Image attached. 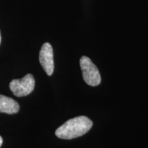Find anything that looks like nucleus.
Here are the masks:
<instances>
[{"label":"nucleus","instance_id":"423d86ee","mask_svg":"<svg viewBox=\"0 0 148 148\" xmlns=\"http://www.w3.org/2000/svg\"><path fill=\"white\" fill-rule=\"evenodd\" d=\"M3 143V139H2V137H1V136H0V147H1V145H2Z\"/></svg>","mask_w":148,"mask_h":148},{"label":"nucleus","instance_id":"20e7f679","mask_svg":"<svg viewBox=\"0 0 148 148\" xmlns=\"http://www.w3.org/2000/svg\"><path fill=\"white\" fill-rule=\"evenodd\" d=\"M39 61L42 69L48 75H51L54 69L53 53L52 47L49 42L42 45L39 53Z\"/></svg>","mask_w":148,"mask_h":148},{"label":"nucleus","instance_id":"7ed1b4c3","mask_svg":"<svg viewBox=\"0 0 148 148\" xmlns=\"http://www.w3.org/2000/svg\"><path fill=\"white\" fill-rule=\"evenodd\" d=\"M35 86V79L32 74H27L23 78L15 79L10 83V88L16 97L26 96L33 91Z\"/></svg>","mask_w":148,"mask_h":148},{"label":"nucleus","instance_id":"f03ea898","mask_svg":"<svg viewBox=\"0 0 148 148\" xmlns=\"http://www.w3.org/2000/svg\"><path fill=\"white\" fill-rule=\"evenodd\" d=\"M83 79L86 84L92 86H97L101 82V75L97 67L87 56H82L79 60Z\"/></svg>","mask_w":148,"mask_h":148},{"label":"nucleus","instance_id":"0eeeda50","mask_svg":"<svg viewBox=\"0 0 148 148\" xmlns=\"http://www.w3.org/2000/svg\"><path fill=\"white\" fill-rule=\"evenodd\" d=\"M1 33H0V43H1Z\"/></svg>","mask_w":148,"mask_h":148},{"label":"nucleus","instance_id":"f257e3e1","mask_svg":"<svg viewBox=\"0 0 148 148\" xmlns=\"http://www.w3.org/2000/svg\"><path fill=\"white\" fill-rule=\"evenodd\" d=\"M92 126V121L87 116H76L68 120L59 127L55 134L62 139H72L85 134Z\"/></svg>","mask_w":148,"mask_h":148},{"label":"nucleus","instance_id":"39448f33","mask_svg":"<svg viewBox=\"0 0 148 148\" xmlns=\"http://www.w3.org/2000/svg\"><path fill=\"white\" fill-rule=\"evenodd\" d=\"M19 105L15 100L6 96L0 95V112L9 114L17 113Z\"/></svg>","mask_w":148,"mask_h":148}]
</instances>
